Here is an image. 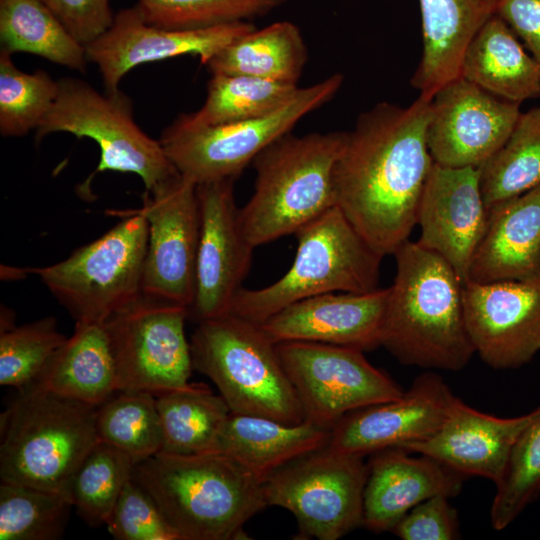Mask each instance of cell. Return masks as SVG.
<instances>
[{"label": "cell", "instance_id": "cell-18", "mask_svg": "<svg viewBox=\"0 0 540 540\" xmlns=\"http://www.w3.org/2000/svg\"><path fill=\"white\" fill-rule=\"evenodd\" d=\"M255 28L251 22H236L205 29H166L147 23L134 6L120 10L111 27L86 45L85 51L87 60L98 66L105 91L113 92L137 65L181 55L198 56L206 65L220 50Z\"/></svg>", "mask_w": 540, "mask_h": 540}, {"label": "cell", "instance_id": "cell-14", "mask_svg": "<svg viewBox=\"0 0 540 540\" xmlns=\"http://www.w3.org/2000/svg\"><path fill=\"white\" fill-rule=\"evenodd\" d=\"M148 224L142 293L189 309L200 238L197 185L180 173L143 194Z\"/></svg>", "mask_w": 540, "mask_h": 540}, {"label": "cell", "instance_id": "cell-20", "mask_svg": "<svg viewBox=\"0 0 540 540\" xmlns=\"http://www.w3.org/2000/svg\"><path fill=\"white\" fill-rule=\"evenodd\" d=\"M488 215L479 167L451 168L434 163L419 203L420 236L416 242L444 258L465 284Z\"/></svg>", "mask_w": 540, "mask_h": 540}, {"label": "cell", "instance_id": "cell-33", "mask_svg": "<svg viewBox=\"0 0 540 540\" xmlns=\"http://www.w3.org/2000/svg\"><path fill=\"white\" fill-rule=\"evenodd\" d=\"M295 84L246 75L212 74L202 107L178 116L193 126L236 122L268 114L290 101L298 92Z\"/></svg>", "mask_w": 540, "mask_h": 540}, {"label": "cell", "instance_id": "cell-13", "mask_svg": "<svg viewBox=\"0 0 540 540\" xmlns=\"http://www.w3.org/2000/svg\"><path fill=\"white\" fill-rule=\"evenodd\" d=\"M304 421L331 429L349 412L401 397L404 390L358 349L303 341L276 344Z\"/></svg>", "mask_w": 540, "mask_h": 540}, {"label": "cell", "instance_id": "cell-37", "mask_svg": "<svg viewBox=\"0 0 540 540\" xmlns=\"http://www.w3.org/2000/svg\"><path fill=\"white\" fill-rule=\"evenodd\" d=\"M58 94V81L45 71L19 70L7 51L0 52V132L22 136L36 129Z\"/></svg>", "mask_w": 540, "mask_h": 540}, {"label": "cell", "instance_id": "cell-22", "mask_svg": "<svg viewBox=\"0 0 540 540\" xmlns=\"http://www.w3.org/2000/svg\"><path fill=\"white\" fill-rule=\"evenodd\" d=\"M539 413L540 406L522 416L499 418L477 411L458 398L435 433L401 448L429 456L464 476H480L496 485L517 439Z\"/></svg>", "mask_w": 540, "mask_h": 540}, {"label": "cell", "instance_id": "cell-35", "mask_svg": "<svg viewBox=\"0 0 540 540\" xmlns=\"http://www.w3.org/2000/svg\"><path fill=\"white\" fill-rule=\"evenodd\" d=\"M72 507L62 494L1 479L0 540L59 539Z\"/></svg>", "mask_w": 540, "mask_h": 540}, {"label": "cell", "instance_id": "cell-19", "mask_svg": "<svg viewBox=\"0 0 540 540\" xmlns=\"http://www.w3.org/2000/svg\"><path fill=\"white\" fill-rule=\"evenodd\" d=\"M456 397L436 373L418 376L397 399L349 412L331 429L328 446L366 456L425 439L450 414Z\"/></svg>", "mask_w": 540, "mask_h": 540}, {"label": "cell", "instance_id": "cell-25", "mask_svg": "<svg viewBox=\"0 0 540 540\" xmlns=\"http://www.w3.org/2000/svg\"><path fill=\"white\" fill-rule=\"evenodd\" d=\"M422 56L411 84L431 100L460 76L464 53L485 22L495 14L496 0H419Z\"/></svg>", "mask_w": 540, "mask_h": 540}, {"label": "cell", "instance_id": "cell-36", "mask_svg": "<svg viewBox=\"0 0 540 540\" xmlns=\"http://www.w3.org/2000/svg\"><path fill=\"white\" fill-rule=\"evenodd\" d=\"M135 463L118 448L99 441L77 469L70 495L78 515L90 526L105 524Z\"/></svg>", "mask_w": 540, "mask_h": 540}, {"label": "cell", "instance_id": "cell-31", "mask_svg": "<svg viewBox=\"0 0 540 540\" xmlns=\"http://www.w3.org/2000/svg\"><path fill=\"white\" fill-rule=\"evenodd\" d=\"M1 50L41 56L85 72V47L42 0H0Z\"/></svg>", "mask_w": 540, "mask_h": 540}, {"label": "cell", "instance_id": "cell-9", "mask_svg": "<svg viewBox=\"0 0 540 540\" xmlns=\"http://www.w3.org/2000/svg\"><path fill=\"white\" fill-rule=\"evenodd\" d=\"M344 76L335 73L296 95L280 108L255 118L207 126L189 125L178 117L159 142L177 171L196 185L237 179L256 156L290 133L307 114L334 98Z\"/></svg>", "mask_w": 540, "mask_h": 540}, {"label": "cell", "instance_id": "cell-27", "mask_svg": "<svg viewBox=\"0 0 540 540\" xmlns=\"http://www.w3.org/2000/svg\"><path fill=\"white\" fill-rule=\"evenodd\" d=\"M460 76L501 99L519 104L540 95V63L496 14L469 43Z\"/></svg>", "mask_w": 540, "mask_h": 540}, {"label": "cell", "instance_id": "cell-29", "mask_svg": "<svg viewBox=\"0 0 540 540\" xmlns=\"http://www.w3.org/2000/svg\"><path fill=\"white\" fill-rule=\"evenodd\" d=\"M307 60L299 27L290 21H278L240 36L206 66L211 75H246L297 85Z\"/></svg>", "mask_w": 540, "mask_h": 540}, {"label": "cell", "instance_id": "cell-24", "mask_svg": "<svg viewBox=\"0 0 540 540\" xmlns=\"http://www.w3.org/2000/svg\"><path fill=\"white\" fill-rule=\"evenodd\" d=\"M488 213L467 282L525 280L540 275V185Z\"/></svg>", "mask_w": 540, "mask_h": 540}, {"label": "cell", "instance_id": "cell-8", "mask_svg": "<svg viewBox=\"0 0 540 540\" xmlns=\"http://www.w3.org/2000/svg\"><path fill=\"white\" fill-rule=\"evenodd\" d=\"M58 263L21 269L38 275L75 322L104 323L142 294L148 224L138 210Z\"/></svg>", "mask_w": 540, "mask_h": 540}, {"label": "cell", "instance_id": "cell-4", "mask_svg": "<svg viewBox=\"0 0 540 540\" xmlns=\"http://www.w3.org/2000/svg\"><path fill=\"white\" fill-rule=\"evenodd\" d=\"M346 132L287 133L253 160L254 192L239 223L254 246L295 234L336 206L334 168Z\"/></svg>", "mask_w": 540, "mask_h": 540}, {"label": "cell", "instance_id": "cell-42", "mask_svg": "<svg viewBox=\"0 0 540 540\" xmlns=\"http://www.w3.org/2000/svg\"><path fill=\"white\" fill-rule=\"evenodd\" d=\"M443 495L413 507L392 529L403 540H454L460 538L457 511Z\"/></svg>", "mask_w": 540, "mask_h": 540}, {"label": "cell", "instance_id": "cell-17", "mask_svg": "<svg viewBox=\"0 0 540 540\" xmlns=\"http://www.w3.org/2000/svg\"><path fill=\"white\" fill-rule=\"evenodd\" d=\"M463 301L475 353L491 368H519L540 352V275L469 281L464 284Z\"/></svg>", "mask_w": 540, "mask_h": 540}, {"label": "cell", "instance_id": "cell-16", "mask_svg": "<svg viewBox=\"0 0 540 540\" xmlns=\"http://www.w3.org/2000/svg\"><path fill=\"white\" fill-rule=\"evenodd\" d=\"M235 179L197 185L200 238L194 300L188 309L196 323L229 312L250 270L254 246L239 223L234 198Z\"/></svg>", "mask_w": 540, "mask_h": 540}, {"label": "cell", "instance_id": "cell-43", "mask_svg": "<svg viewBox=\"0 0 540 540\" xmlns=\"http://www.w3.org/2000/svg\"><path fill=\"white\" fill-rule=\"evenodd\" d=\"M84 47L113 24L110 0H42Z\"/></svg>", "mask_w": 540, "mask_h": 540}, {"label": "cell", "instance_id": "cell-39", "mask_svg": "<svg viewBox=\"0 0 540 540\" xmlns=\"http://www.w3.org/2000/svg\"><path fill=\"white\" fill-rule=\"evenodd\" d=\"M66 339L54 317L2 328L0 384L19 390L34 383Z\"/></svg>", "mask_w": 540, "mask_h": 540}, {"label": "cell", "instance_id": "cell-7", "mask_svg": "<svg viewBox=\"0 0 540 540\" xmlns=\"http://www.w3.org/2000/svg\"><path fill=\"white\" fill-rule=\"evenodd\" d=\"M193 369L212 380L231 412L304 421L276 344L259 324L227 313L197 323L190 338Z\"/></svg>", "mask_w": 540, "mask_h": 540}, {"label": "cell", "instance_id": "cell-34", "mask_svg": "<svg viewBox=\"0 0 540 540\" xmlns=\"http://www.w3.org/2000/svg\"><path fill=\"white\" fill-rule=\"evenodd\" d=\"M95 427L99 441L123 451L135 464L162 449L156 396L149 392L117 390L97 406Z\"/></svg>", "mask_w": 540, "mask_h": 540}, {"label": "cell", "instance_id": "cell-40", "mask_svg": "<svg viewBox=\"0 0 540 540\" xmlns=\"http://www.w3.org/2000/svg\"><path fill=\"white\" fill-rule=\"evenodd\" d=\"M495 486L490 520L499 531L540 494V413L517 439L505 472Z\"/></svg>", "mask_w": 540, "mask_h": 540}, {"label": "cell", "instance_id": "cell-28", "mask_svg": "<svg viewBox=\"0 0 540 540\" xmlns=\"http://www.w3.org/2000/svg\"><path fill=\"white\" fill-rule=\"evenodd\" d=\"M58 395L99 406L117 391L116 370L104 323L76 322L34 382ZM33 384V383H32Z\"/></svg>", "mask_w": 540, "mask_h": 540}, {"label": "cell", "instance_id": "cell-10", "mask_svg": "<svg viewBox=\"0 0 540 540\" xmlns=\"http://www.w3.org/2000/svg\"><path fill=\"white\" fill-rule=\"evenodd\" d=\"M35 130L36 142L54 132L94 140L101 154L92 176L106 170L134 173L150 191L179 174L159 140L136 124L132 101L119 89L101 94L80 79L62 78L54 104Z\"/></svg>", "mask_w": 540, "mask_h": 540}, {"label": "cell", "instance_id": "cell-38", "mask_svg": "<svg viewBox=\"0 0 540 540\" xmlns=\"http://www.w3.org/2000/svg\"><path fill=\"white\" fill-rule=\"evenodd\" d=\"M288 0H138L144 20L154 26L195 30L264 16Z\"/></svg>", "mask_w": 540, "mask_h": 540}, {"label": "cell", "instance_id": "cell-15", "mask_svg": "<svg viewBox=\"0 0 540 540\" xmlns=\"http://www.w3.org/2000/svg\"><path fill=\"white\" fill-rule=\"evenodd\" d=\"M520 114L519 103L462 76L450 81L431 99L426 139L434 163L478 168L503 145Z\"/></svg>", "mask_w": 540, "mask_h": 540}, {"label": "cell", "instance_id": "cell-12", "mask_svg": "<svg viewBox=\"0 0 540 540\" xmlns=\"http://www.w3.org/2000/svg\"><path fill=\"white\" fill-rule=\"evenodd\" d=\"M188 308L142 293L105 322L117 390L160 394L190 385Z\"/></svg>", "mask_w": 540, "mask_h": 540}, {"label": "cell", "instance_id": "cell-3", "mask_svg": "<svg viewBox=\"0 0 540 540\" xmlns=\"http://www.w3.org/2000/svg\"><path fill=\"white\" fill-rule=\"evenodd\" d=\"M132 479L180 540L247 539L245 523L268 506L263 481L220 452L160 451L136 463Z\"/></svg>", "mask_w": 540, "mask_h": 540}, {"label": "cell", "instance_id": "cell-1", "mask_svg": "<svg viewBox=\"0 0 540 540\" xmlns=\"http://www.w3.org/2000/svg\"><path fill=\"white\" fill-rule=\"evenodd\" d=\"M431 100L380 102L361 113L334 168L336 206L381 256L393 255L417 224L434 165L426 131Z\"/></svg>", "mask_w": 540, "mask_h": 540}, {"label": "cell", "instance_id": "cell-41", "mask_svg": "<svg viewBox=\"0 0 540 540\" xmlns=\"http://www.w3.org/2000/svg\"><path fill=\"white\" fill-rule=\"evenodd\" d=\"M105 525L117 540H180L154 499L132 478L124 486Z\"/></svg>", "mask_w": 540, "mask_h": 540}, {"label": "cell", "instance_id": "cell-21", "mask_svg": "<svg viewBox=\"0 0 540 540\" xmlns=\"http://www.w3.org/2000/svg\"><path fill=\"white\" fill-rule=\"evenodd\" d=\"M389 288L330 292L297 301L259 324L275 343L303 341L363 352L382 344Z\"/></svg>", "mask_w": 540, "mask_h": 540}, {"label": "cell", "instance_id": "cell-26", "mask_svg": "<svg viewBox=\"0 0 540 540\" xmlns=\"http://www.w3.org/2000/svg\"><path fill=\"white\" fill-rule=\"evenodd\" d=\"M330 432L307 421L287 424L231 412L213 452L231 457L263 481L287 463L328 445Z\"/></svg>", "mask_w": 540, "mask_h": 540}, {"label": "cell", "instance_id": "cell-32", "mask_svg": "<svg viewBox=\"0 0 540 540\" xmlns=\"http://www.w3.org/2000/svg\"><path fill=\"white\" fill-rule=\"evenodd\" d=\"M487 209L540 185V107L521 113L503 145L481 166Z\"/></svg>", "mask_w": 540, "mask_h": 540}, {"label": "cell", "instance_id": "cell-5", "mask_svg": "<svg viewBox=\"0 0 540 540\" xmlns=\"http://www.w3.org/2000/svg\"><path fill=\"white\" fill-rule=\"evenodd\" d=\"M96 409L35 383L19 389L0 416L1 479L71 499L73 477L99 442Z\"/></svg>", "mask_w": 540, "mask_h": 540}, {"label": "cell", "instance_id": "cell-6", "mask_svg": "<svg viewBox=\"0 0 540 540\" xmlns=\"http://www.w3.org/2000/svg\"><path fill=\"white\" fill-rule=\"evenodd\" d=\"M297 251L289 270L276 282L239 290L229 312L262 324L283 308L330 292L376 290L383 256L334 206L296 233Z\"/></svg>", "mask_w": 540, "mask_h": 540}, {"label": "cell", "instance_id": "cell-23", "mask_svg": "<svg viewBox=\"0 0 540 540\" xmlns=\"http://www.w3.org/2000/svg\"><path fill=\"white\" fill-rule=\"evenodd\" d=\"M391 447L372 453L363 493V523L380 533L394 526L417 504L437 495L456 497L464 475L426 455Z\"/></svg>", "mask_w": 540, "mask_h": 540}, {"label": "cell", "instance_id": "cell-44", "mask_svg": "<svg viewBox=\"0 0 540 540\" xmlns=\"http://www.w3.org/2000/svg\"><path fill=\"white\" fill-rule=\"evenodd\" d=\"M495 14L540 63V0H496Z\"/></svg>", "mask_w": 540, "mask_h": 540}, {"label": "cell", "instance_id": "cell-2", "mask_svg": "<svg viewBox=\"0 0 540 540\" xmlns=\"http://www.w3.org/2000/svg\"><path fill=\"white\" fill-rule=\"evenodd\" d=\"M381 346L399 362L459 371L475 354L464 311V283L440 255L407 240L393 254Z\"/></svg>", "mask_w": 540, "mask_h": 540}, {"label": "cell", "instance_id": "cell-11", "mask_svg": "<svg viewBox=\"0 0 540 540\" xmlns=\"http://www.w3.org/2000/svg\"><path fill=\"white\" fill-rule=\"evenodd\" d=\"M363 458L328 445L309 452L263 480L267 505L289 510L300 536L337 540L363 523Z\"/></svg>", "mask_w": 540, "mask_h": 540}, {"label": "cell", "instance_id": "cell-30", "mask_svg": "<svg viewBox=\"0 0 540 540\" xmlns=\"http://www.w3.org/2000/svg\"><path fill=\"white\" fill-rule=\"evenodd\" d=\"M163 443L172 454L213 452L231 410L219 394L202 383L156 396Z\"/></svg>", "mask_w": 540, "mask_h": 540}]
</instances>
